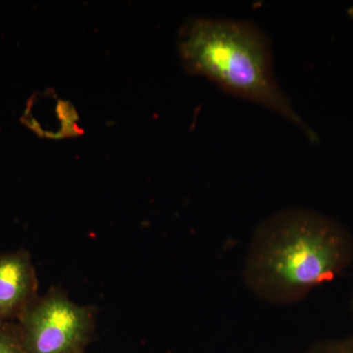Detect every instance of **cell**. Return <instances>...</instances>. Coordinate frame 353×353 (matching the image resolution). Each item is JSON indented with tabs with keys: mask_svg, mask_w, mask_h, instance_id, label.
I'll return each instance as SVG.
<instances>
[{
	"mask_svg": "<svg viewBox=\"0 0 353 353\" xmlns=\"http://www.w3.org/2000/svg\"><path fill=\"white\" fill-rule=\"evenodd\" d=\"M353 239L334 218L313 209L289 208L255 228L243 282L264 303L290 305L347 270Z\"/></svg>",
	"mask_w": 353,
	"mask_h": 353,
	"instance_id": "6da1fadb",
	"label": "cell"
},
{
	"mask_svg": "<svg viewBox=\"0 0 353 353\" xmlns=\"http://www.w3.org/2000/svg\"><path fill=\"white\" fill-rule=\"evenodd\" d=\"M181 62L190 74L205 77L225 92L259 103L310 134L274 72L271 41L250 21L196 18L181 28Z\"/></svg>",
	"mask_w": 353,
	"mask_h": 353,
	"instance_id": "7a4b0ae2",
	"label": "cell"
},
{
	"mask_svg": "<svg viewBox=\"0 0 353 353\" xmlns=\"http://www.w3.org/2000/svg\"><path fill=\"white\" fill-rule=\"evenodd\" d=\"M97 309L79 305L61 288L38 296L18 319L27 353H83L94 336Z\"/></svg>",
	"mask_w": 353,
	"mask_h": 353,
	"instance_id": "3957f363",
	"label": "cell"
},
{
	"mask_svg": "<svg viewBox=\"0 0 353 353\" xmlns=\"http://www.w3.org/2000/svg\"><path fill=\"white\" fill-rule=\"evenodd\" d=\"M39 281L25 250L0 254V322H17L38 297Z\"/></svg>",
	"mask_w": 353,
	"mask_h": 353,
	"instance_id": "277c9868",
	"label": "cell"
},
{
	"mask_svg": "<svg viewBox=\"0 0 353 353\" xmlns=\"http://www.w3.org/2000/svg\"><path fill=\"white\" fill-rule=\"evenodd\" d=\"M0 353H27L17 322H0Z\"/></svg>",
	"mask_w": 353,
	"mask_h": 353,
	"instance_id": "5b68a950",
	"label": "cell"
},
{
	"mask_svg": "<svg viewBox=\"0 0 353 353\" xmlns=\"http://www.w3.org/2000/svg\"><path fill=\"white\" fill-rule=\"evenodd\" d=\"M305 353H353V336L316 341Z\"/></svg>",
	"mask_w": 353,
	"mask_h": 353,
	"instance_id": "8992f818",
	"label": "cell"
},
{
	"mask_svg": "<svg viewBox=\"0 0 353 353\" xmlns=\"http://www.w3.org/2000/svg\"><path fill=\"white\" fill-rule=\"evenodd\" d=\"M350 310H352V313L353 315V292L352 294V301H350Z\"/></svg>",
	"mask_w": 353,
	"mask_h": 353,
	"instance_id": "52a82bcc",
	"label": "cell"
}]
</instances>
